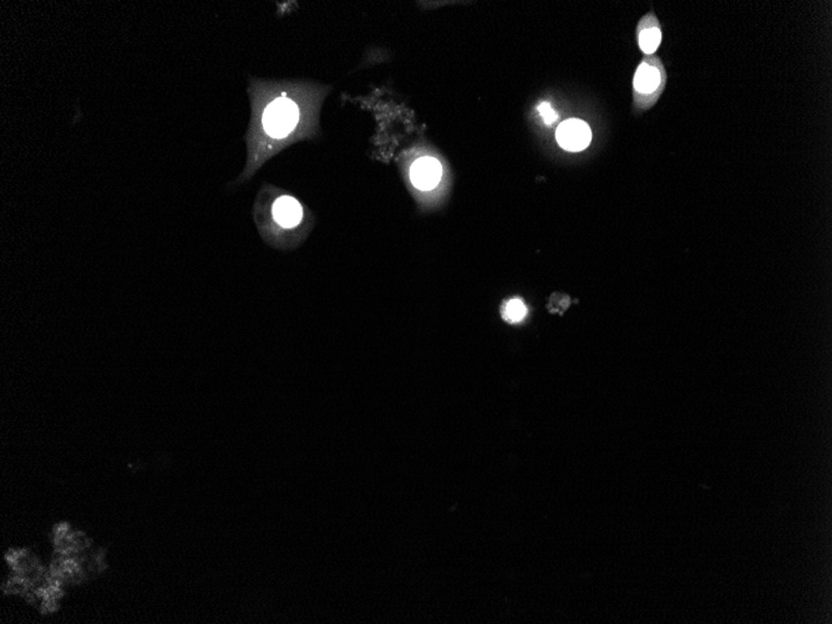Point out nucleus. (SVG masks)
<instances>
[{"instance_id":"9","label":"nucleus","mask_w":832,"mask_h":624,"mask_svg":"<svg viewBox=\"0 0 832 624\" xmlns=\"http://www.w3.org/2000/svg\"><path fill=\"white\" fill-rule=\"evenodd\" d=\"M537 111L540 112L541 117L543 119L546 125H548V126H551L552 124L558 119L556 111L552 109L551 105L548 104V103H542V104L539 105L537 106Z\"/></svg>"},{"instance_id":"3","label":"nucleus","mask_w":832,"mask_h":624,"mask_svg":"<svg viewBox=\"0 0 832 624\" xmlns=\"http://www.w3.org/2000/svg\"><path fill=\"white\" fill-rule=\"evenodd\" d=\"M556 139L564 150L574 152L585 150L591 142V128L582 120L571 119L558 126Z\"/></svg>"},{"instance_id":"6","label":"nucleus","mask_w":832,"mask_h":624,"mask_svg":"<svg viewBox=\"0 0 832 624\" xmlns=\"http://www.w3.org/2000/svg\"><path fill=\"white\" fill-rule=\"evenodd\" d=\"M526 315H527V308L521 299L515 298L511 301L506 302L502 306V318L505 319L507 323H521L523 319L526 318Z\"/></svg>"},{"instance_id":"1","label":"nucleus","mask_w":832,"mask_h":624,"mask_svg":"<svg viewBox=\"0 0 832 624\" xmlns=\"http://www.w3.org/2000/svg\"><path fill=\"white\" fill-rule=\"evenodd\" d=\"M298 114V107L292 100L277 98L264 111V128L272 138H284L297 126Z\"/></svg>"},{"instance_id":"8","label":"nucleus","mask_w":832,"mask_h":624,"mask_svg":"<svg viewBox=\"0 0 832 624\" xmlns=\"http://www.w3.org/2000/svg\"><path fill=\"white\" fill-rule=\"evenodd\" d=\"M29 584L23 578L10 577L3 584V592L8 595H23Z\"/></svg>"},{"instance_id":"4","label":"nucleus","mask_w":832,"mask_h":624,"mask_svg":"<svg viewBox=\"0 0 832 624\" xmlns=\"http://www.w3.org/2000/svg\"><path fill=\"white\" fill-rule=\"evenodd\" d=\"M272 216L283 230H295L305 220V208L295 197L283 195L273 203Z\"/></svg>"},{"instance_id":"7","label":"nucleus","mask_w":832,"mask_h":624,"mask_svg":"<svg viewBox=\"0 0 832 624\" xmlns=\"http://www.w3.org/2000/svg\"><path fill=\"white\" fill-rule=\"evenodd\" d=\"M662 39V34L658 28H649L643 30L639 35V47L645 54H653L658 49Z\"/></svg>"},{"instance_id":"2","label":"nucleus","mask_w":832,"mask_h":624,"mask_svg":"<svg viewBox=\"0 0 832 624\" xmlns=\"http://www.w3.org/2000/svg\"><path fill=\"white\" fill-rule=\"evenodd\" d=\"M409 176L410 182L418 191H434L441 182V163L435 157H420L411 165Z\"/></svg>"},{"instance_id":"5","label":"nucleus","mask_w":832,"mask_h":624,"mask_svg":"<svg viewBox=\"0 0 832 624\" xmlns=\"http://www.w3.org/2000/svg\"><path fill=\"white\" fill-rule=\"evenodd\" d=\"M659 81V73L657 71V69L647 63H643L636 73L634 87L638 93L650 94L653 93L658 87Z\"/></svg>"}]
</instances>
